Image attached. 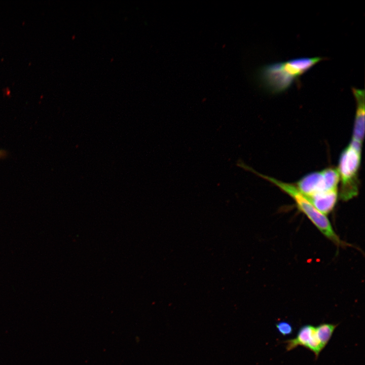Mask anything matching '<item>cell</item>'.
Returning <instances> with one entry per match:
<instances>
[{
    "label": "cell",
    "mask_w": 365,
    "mask_h": 365,
    "mask_svg": "<svg viewBox=\"0 0 365 365\" xmlns=\"http://www.w3.org/2000/svg\"><path fill=\"white\" fill-rule=\"evenodd\" d=\"M361 144L351 140L340 155L337 168L341 181L340 197L345 201L353 198L358 192Z\"/></svg>",
    "instance_id": "obj_1"
},
{
    "label": "cell",
    "mask_w": 365,
    "mask_h": 365,
    "mask_svg": "<svg viewBox=\"0 0 365 365\" xmlns=\"http://www.w3.org/2000/svg\"><path fill=\"white\" fill-rule=\"evenodd\" d=\"M259 175L275 185L291 197L298 209L303 212L325 236L337 243H340V239L334 231L326 215L317 210L299 191L295 185L265 175L259 174Z\"/></svg>",
    "instance_id": "obj_2"
},
{
    "label": "cell",
    "mask_w": 365,
    "mask_h": 365,
    "mask_svg": "<svg viewBox=\"0 0 365 365\" xmlns=\"http://www.w3.org/2000/svg\"><path fill=\"white\" fill-rule=\"evenodd\" d=\"M256 77L261 86L271 93H278L286 90L297 80L286 70L283 62L261 66L257 70Z\"/></svg>",
    "instance_id": "obj_3"
},
{
    "label": "cell",
    "mask_w": 365,
    "mask_h": 365,
    "mask_svg": "<svg viewBox=\"0 0 365 365\" xmlns=\"http://www.w3.org/2000/svg\"><path fill=\"white\" fill-rule=\"evenodd\" d=\"M296 187L306 198L328 190L326 186L322 172H313L301 178Z\"/></svg>",
    "instance_id": "obj_4"
},
{
    "label": "cell",
    "mask_w": 365,
    "mask_h": 365,
    "mask_svg": "<svg viewBox=\"0 0 365 365\" xmlns=\"http://www.w3.org/2000/svg\"><path fill=\"white\" fill-rule=\"evenodd\" d=\"M351 90L356 102L352 140L362 143L364 134V90L354 87Z\"/></svg>",
    "instance_id": "obj_5"
},
{
    "label": "cell",
    "mask_w": 365,
    "mask_h": 365,
    "mask_svg": "<svg viewBox=\"0 0 365 365\" xmlns=\"http://www.w3.org/2000/svg\"><path fill=\"white\" fill-rule=\"evenodd\" d=\"M338 196V189H334L323 191L307 198L317 210L326 215L334 209Z\"/></svg>",
    "instance_id": "obj_6"
},
{
    "label": "cell",
    "mask_w": 365,
    "mask_h": 365,
    "mask_svg": "<svg viewBox=\"0 0 365 365\" xmlns=\"http://www.w3.org/2000/svg\"><path fill=\"white\" fill-rule=\"evenodd\" d=\"M324 59L323 57H299L283 61V65L287 71L296 80L311 68L314 64Z\"/></svg>",
    "instance_id": "obj_7"
},
{
    "label": "cell",
    "mask_w": 365,
    "mask_h": 365,
    "mask_svg": "<svg viewBox=\"0 0 365 365\" xmlns=\"http://www.w3.org/2000/svg\"><path fill=\"white\" fill-rule=\"evenodd\" d=\"M337 326V324L324 323L316 326L317 335L324 347L331 339Z\"/></svg>",
    "instance_id": "obj_8"
},
{
    "label": "cell",
    "mask_w": 365,
    "mask_h": 365,
    "mask_svg": "<svg viewBox=\"0 0 365 365\" xmlns=\"http://www.w3.org/2000/svg\"><path fill=\"white\" fill-rule=\"evenodd\" d=\"M276 327L279 333L283 336H288L293 333L292 325L287 322H279L276 324Z\"/></svg>",
    "instance_id": "obj_9"
},
{
    "label": "cell",
    "mask_w": 365,
    "mask_h": 365,
    "mask_svg": "<svg viewBox=\"0 0 365 365\" xmlns=\"http://www.w3.org/2000/svg\"><path fill=\"white\" fill-rule=\"evenodd\" d=\"M7 152L3 150H0V159H3L7 157Z\"/></svg>",
    "instance_id": "obj_10"
}]
</instances>
